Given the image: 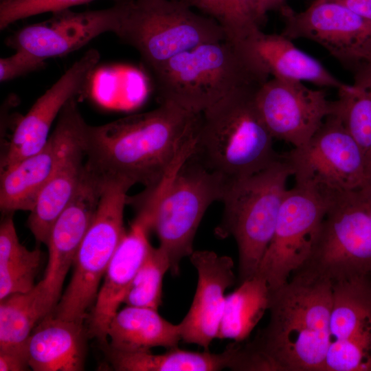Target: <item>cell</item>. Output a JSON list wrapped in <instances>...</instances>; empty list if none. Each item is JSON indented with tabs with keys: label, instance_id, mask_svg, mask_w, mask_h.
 Instances as JSON below:
<instances>
[{
	"label": "cell",
	"instance_id": "cell-1",
	"mask_svg": "<svg viewBox=\"0 0 371 371\" xmlns=\"http://www.w3.org/2000/svg\"><path fill=\"white\" fill-rule=\"evenodd\" d=\"M199 114L160 102L147 112L99 126L87 124L85 165L100 177L152 188L195 137Z\"/></svg>",
	"mask_w": 371,
	"mask_h": 371
},
{
	"label": "cell",
	"instance_id": "cell-2",
	"mask_svg": "<svg viewBox=\"0 0 371 371\" xmlns=\"http://www.w3.org/2000/svg\"><path fill=\"white\" fill-rule=\"evenodd\" d=\"M332 282L303 266L270 293L267 326L252 340L276 371H324Z\"/></svg>",
	"mask_w": 371,
	"mask_h": 371
},
{
	"label": "cell",
	"instance_id": "cell-3",
	"mask_svg": "<svg viewBox=\"0 0 371 371\" xmlns=\"http://www.w3.org/2000/svg\"><path fill=\"white\" fill-rule=\"evenodd\" d=\"M148 71L161 102L195 114L236 91L260 87L271 76L248 43L226 39L196 46Z\"/></svg>",
	"mask_w": 371,
	"mask_h": 371
},
{
	"label": "cell",
	"instance_id": "cell-4",
	"mask_svg": "<svg viewBox=\"0 0 371 371\" xmlns=\"http://www.w3.org/2000/svg\"><path fill=\"white\" fill-rule=\"evenodd\" d=\"M258 88L236 91L199 114L191 157L227 181L258 172L280 155L256 106Z\"/></svg>",
	"mask_w": 371,
	"mask_h": 371
},
{
	"label": "cell",
	"instance_id": "cell-5",
	"mask_svg": "<svg viewBox=\"0 0 371 371\" xmlns=\"http://www.w3.org/2000/svg\"><path fill=\"white\" fill-rule=\"evenodd\" d=\"M228 181L191 156L170 169L158 183L135 198L137 218L153 229L177 275L181 260L193 252V241L209 206L222 200Z\"/></svg>",
	"mask_w": 371,
	"mask_h": 371
},
{
	"label": "cell",
	"instance_id": "cell-6",
	"mask_svg": "<svg viewBox=\"0 0 371 371\" xmlns=\"http://www.w3.org/2000/svg\"><path fill=\"white\" fill-rule=\"evenodd\" d=\"M293 172L280 155L265 169L228 181L221 200L218 237L233 236L238 250L240 282L253 278L270 243Z\"/></svg>",
	"mask_w": 371,
	"mask_h": 371
},
{
	"label": "cell",
	"instance_id": "cell-7",
	"mask_svg": "<svg viewBox=\"0 0 371 371\" xmlns=\"http://www.w3.org/2000/svg\"><path fill=\"white\" fill-rule=\"evenodd\" d=\"M113 32L134 48L150 71L199 45L225 39L212 18L183 0H124Z\"/></svg>",
	"mask_w": 371,
	"mask_h": 371
},
{
	"label": "cell",
	"instance_id": "cell-8",
	"mask_svg": "<svg viewBox=\"0 0 371 371\" xmlns=\"http://www.w3.org/2000/svg\"><path fill=\"white\" fill-rule=\"evenodd\" d=\"M133 185L120 179H102L98 207L74 262L67 289L52 314L83 321L95 300L101 280L126 231L124 211L127 192Z\"/></svg>",
	"mask_w": 371,
	"mask_h": 371
},
{
	"label": "cell",
	"instance_id": "cell-9",
	"mask_svg": "<svg viewBox=\"0 0 371 371\" xmlns=\"http://www.w3.org/2000/svg\"><path fill=\"white\" fill-rule=\"evenodd\" d=\"M334 194L298 183L286 190L273 237L255 274L267 282L270 293L310 258Z\"/></svg>",
	"mask_w": 371,
	"mask_h": 371
},
{
	"label": "cell",
	"instance_id": "cell-10",
	"mask_svg": "<svg viewBox=\"0 0 371 371\" xmlns=\"http://www.w3.org/2000/svg\"><path fill=\"white\" fill-rule=\"evenodd\" d=\"M304 266L332 282L371 275V218L358 190L333 196Z\"/></svg>",
	"mask_w": 371,
	"mask_h": 371
},
{
	"label": "cell",
	"instance_id": "cell-11",
	"mask_svg": "<svg viewBox=\"0 0 371 371\" xmlns=\"http://www.w3.org/2000/svg\"><path fill=\"white\" fill-rule=\"evenodd\" d=\"M282 155L295 183L328 194L357 191L366 186L365 155L334 113L306 144Z\"/></svg>",
	"mask_w": 371,
	"mask_h": 371
},
{
	"label": "cell",
	"instance_id": "cell-12",
	"mask_svg": "<svg viewBox=\"0 0 371 371\" xmlns=\"http://www.w3.org/2000/svg\"><path fill=\"white\" fill-rule=\"evenodd\" d=\"M282 34L291 40L305 38L322 46L353 74L371 66V22L344 5L315 0L302 12L286 4L280 8Z\"/></svg>",
	"mask_w": 371,
	"mask_h": 371
},
{
	"label": "cell",
	"instance_id": "cell-13",
	"mask_svg": "<svg viewBox=\"0 0 371 371\" xmlns=\"http://www.w3.org/2000/svg\"><path fill=\"white\" fill-rule=\"evenodd\" d=\"M87 125L76 98H73L60 113L52 133L56 143V160L27 221L35 239L46 245L54 223L73 199L82 181L85 170L84 139Z\"/></svg>",
	"mask_w": 371,
	"mask_h": 371
},
{
	"label": "cell",
	"instance_id": "cell-14",
	"mask_svg": "<svg viewBox=\"0 0 371 371\" xmlns=\"http://www.w3.org/2000/svg\"><path fill=\"white\" fill-rule=\"evenodd\" d=\"M254 100L273 137L293 148L306 144L334 111V101L323 90L276 78L258 89Z\"/></svg>",
	"mask_w": 371,
	"mask_h": 371
},
{
	"label": "cell",
	"instance_id": "cell-15",
	"mask_svg": "<svg viewBox=\"0 0 371 371\" xmlns=\"http://www.w3.org/2000/svg\"><path fill=\"white\" fill-rule=\"evenodd\" d=\"M100 60L99 52L89 49L36 100L16 126L1 159V170L44 148L53 122L87 85Z\"/></svg>",
	"mask_w": 371,
	"mask_h": 371
},
{
	"label": "cell",
	"instance_id": "cell-16",
	"mask_svg": "<svg viewBox=\"0 0 371 371\" xmlns=\"http://www.w3.org/2000/svg\"><path fill=\"white\" fill-rule=\"evenodd\" d=\"M102 186L101 178L85 166L77 192L51 229L47 265L37 283L51 313L60 299L65 277L98 207Z\"/></svg>",
	"mask_w": 371,
	"mask_h": 371
},
{
	"label": "cell",
	"instance_id": "cell-17",
	"mask_svg": "<svg viewBox=\"0 0 371 371\" xmlns=\"http://www.w3.org/2000/svg\"><path fill=\"white\" fill-rule=\"evenodd\" d=\"M49 19L27 25L6 40L8 46L26 51L44 60L76 51L93 38L113 33L119 16V5L74 12L70 9L52 13Z\"/></svg>",
	"mask_w": 371,
	"mask_h": 371
},
{
	"label": "cell",
	"instance_id": "cell-18",
	"mask_svg": "<svg viewBox=\"0 0 371 371\" xmlns=\"http://www.w3.org/2000/svg\"><path fill=\"white\" fill-rule=\"evenodd\" d=\"M189 257L197 271L198 282L190 309L179 324L181 339L208 350L218 337L225 292L235 282L234 262L208 250L193 251Z\"/></svg>",
	"mask_w": 371,
	"mask_h": 371
},
{
	"label": "cell",
	"instance_id": "cell-19",
	"mask_svg": "<svg viewBox=\"0 0 371 371\" xmlns=\"http://www.w3.org/2000/svg\"><path fill=\"white\" fill-rule=\"evenodd\" d=\"M150 229L135 218L116 249L103 278L94 306L88 318V335L95 338L102 346L108 342L109 323L124 303L128 291L152 246Z\"/></svg>",
	"mask_w": 371,
	"mask_h": 371
},
{
	"label": "cell",
	"instance_id": "cell-20",
	"mask_svg": "<svg viewBox=\"0 0 371 371\" xmlns=\"http://www.w3.org/2000/svg\"><path fill=\"white\" fill-rule=\"evenodd\" d=\"M87 330L83 321L61 319L52 313L42 319L25 341L34 371H80L84 368Z\"/></svg>",
	"mask_w": 371,
	"mask_h": 371
},
{
	"label": "cell",
	"instance_id": "cell-21",
	"mask_svg": "<svg viewBox=\"0 0 371 371\" xmlns=\"http://www.w3.org/2000/svg\"><path fill=\"white\" fill-rule=\"evenodd\" d=\"M291 41L282 34H266L260 30L247 43L273 78L309 82L337 89L345 85L319 60L298 49Z\"/></svg>",
	"mask_w": 371,
	"mask_h": 371
},
{
	"label": "cell",
	"instance_id": "cell-22",
	"mask_svg": "<svg viewBox=\"0 0 371 371\" xmlns=\"http://www.w3.org/2000/svg\"><path fill=\"white\" fill-rule=\"evenodd\" d=\"M107 336L110 341L106 346L124 352L149 351L155 347L169 350L177 348L182 340L179 324L165 319L158 310L128 305L113 317Z\"/></svg>",
	"mask_w": 371,
	"mask_h": 371
},
{
	"label": "cell",
	"instance_id": "cell-23",
	"mask_svg": "<svg viewBox=\"0 0 371 371\" xmlns=\"http://www.w3.org/2000/svg\"><path fill=\"white\" fill-rule=\"evenodd\" d=\"M57 156L56 143L51 134L43 149L1 170L0 207L10 214L31 211L48 181Z\"/></svg>",
	"mask_w": 371,
	"mask_h": 371
},
{
	"label": "cell",
	"instance_id": "cell-24",
	"mask_svg": "<svg viewBox=\"0 0 371 371\" xmlns=\"http://www.w3.org/2000/svg\"><path fill=\"white\" fill-rule=\"evenodd\" d=\"M113 368L118 371H218L229 368L232 349L221 353L194 352L177 348L163 354L149 351L124 352L104 346Z\"/></svg>",
	"mask_w": 371,
	"mask_h": 371
},
{
	"label": "cell",
	"instance_id": "cell-25",
	"mask_svg": "<svg viewBox=\"0 0 371 371\" xmlns=\"http://www.w3.org/2000/svg\"><path fill=\"white\" fill-rule=\"evenodd\" d=\"M332 287V341L348 339L371 328V275L333 282Z\"/></svg>",
	"mask_w": 371,
	"mask_h": 371
},
{
	"label": "cell",
	"instance_id": "cell-26",
	"mask_svg": "<svg viewBox=\"0 0 371 371\" xmlns=\"http://www.w3.org/2000/svg\"><path fill=\"white\" fill-rule=\"evenodd\" d=\"M269 298V289L261 278L254 276L241 282L225 297L217 338L246 340L268 310Z\"/></svg>",
	"mask_w": 371,
	"mask_h": 371
},
{
	"label": "cell",
	"instance_id": "cell-27",
	"mask_svg": "<svg viewBox=\"0 0 371 371\" xmlns=\"http://www.w3.org/2000/svg\"><path fill=\"white\" fill-rule=\"evenodd\" d=\"M41 261L38 249L21 244L12 213L8 214L0 225V300L32 289Z\"/></svg>",
	"mask_w": 371,
	"mask_h": 371
},
{
	"label": "cell",
	"instance_id": "cell-28",
	"mask_svg": "<svg viewBox=\"0 0 371 371\" xmlns=\"http://www.w3.org/2000/svg\"><path fill=\"white\" fill-rule=\"evenodd\" d=\"M0 302V349L24 346L36 324L51 314L38 284Z\"/></svg>",
	"mask_w": 371,
	"mask_h": 371
},
{
	"label": "cell",
	"instance_id": "cell-29",
	"mask_svg": "<svg viewBox=\"0 0 371 371\" xmlns=\"http://www.w3.org/2000/svg\"><path fill=\"white\" fill-rule=\"evenodd\" d=\"M192 8L212 18L222 28L225 39L248 43L266 19L259 0H183Z\"/></svg>",
	"mask_w": 371,
	"mask_h": 371
},
{
	"label": "cell",
	"instance_id": "cell-30",
	"mask_svg": "<svg viewBox=\"0 0 371 371\" xmlns=\"http://www.w3.org/2000/svg\"><path fill=\"white\" fill-rule=\"evenodd\" d=\"M337 90L333 113L366 155L371 150V93L355 84H345Z\"/></svg>",
	"mask_w": 371,
	"mask_h": 371
},
{
	"label": "cell",
	"instance_id": "cell-31",
	"mask_svg": "<svg viewBox=\"0 0 371 371\" xmlns=\"http://www.w3.org/2000/svg\"><path fill=\"white\" fill-rule=\"evenodd\" d=\"M170 270L166 253L159 246L152 247L137 272L124 302L128 306L158 310L162 302L163 279Z\"/></svg>",
	"mask_w": 371,
	"mask_h": 371
},
{
	"label": "cell",
	"instance_id": "cell-32",
	"mask_svg": "<svg viewBox=\"0 0 371 371\" xmlns=\"http://www.w3.org/2000/svg\"><path fill=\"white\" fill-rule=\"evenodd\" d=\"M94 0H5L0 3V30L10 24L40 14L56 12ZM115 3L124 0H113Z\"/></svg>",
	"mask_w": 371,
	"mask_h": 371
},
{
	"label": "cell",
	"instance_id": "cell-33",
	"mask_svg": "<svg viewBox=\"0 0 371 371\" xmlns=\"http://www.w3.org/2000/svg\"><path fill=\"white\" fill-rule=\"evenodd\" d=\"M45 60L22 49L0 59V82H3L43 69Z\"/></svg>",
	"mask_w": 371,
	"mask_h": 371
},
{
	"label": "cell",
	"instance_id": "cell-34",
	"mask_svg": "<svg viewBox=\"0 0 371 371\" xmlns=\"http://www.w3.org/2000/svg\"><path fill=\"white\" fill-rule=\"evenodd\" d=\"M30 368L27 355L24 346L0 349L1 371H24Z\"/></svg>",
	"mask_w": 371,
	"mask_h": 371
},
{
	"label": "cell",
	"instance_id": "cell-35",
	"mask_svg": "<svg viewBox=\"0 0 371 371\" xmlns=\"http://www.w3.org/2000/svg\"><path fill=\"white\" fill-rule=\"evenodd\" d=\"M344 5L371 22V0H331Z\"/></svg>",
	"mask_w": 371,
	"mask_h": 371
},
{
	"label": "cell",
	"instance_id": "cell-36",
	"mask_svg": "<svg viewBox=\"0 0 371 371\" xmlns=\"http://www.w3.org/2000/svg\"><path fill=\"white\" fill-rule=\"evenodd\" d=\"M355 82L363 86L371 87V66L364 67L354 74Z\"/></svg>",
	"mask_w": 371,
	"mask_h": 371
},
{
	"label": "cell",
	"instance_id": "cell-37",
	"mask_svg": "<svg viewBox=\"0 0 371 371\" xmlns=\"http://www.w3.org/2000/svg\"><path fill=\"white\" fill-rule=\"evenodd\" d=\"M286 0H259L260 9L265 14L270 10H280L286 5Z\"/></svg>",
	"mask_w": 371,
	"mask_h": 371
},
{
	"label": "cell",
	"instance_id": "cell-38",
	"mask_svg": "<svg viewBox=\"0 0 371 371\" xmlns=\"http://www.w3.org/2000/svg\"><path fill=\"white\" fill-rule=\"evenodd\" d=\"M366 186L363 188L371 190V150L365 155Z\"/></svg>",
	"mask_w": 371,
	"mask_h": 371
},
{
	"label": "cell",
	"instance_id": "cell-39",
	"mask_svg": "<svg viewBox=\"0 0 371 371\" xmlns=\"http://www.w3.org/2000/svg\"><path fill=\"white\" fill-rule=\"evenodd\" d=\"M358 191L371 218V190L362 188Z\"/></svg>",
	"mask_w": 371,
	"mask_h": 371
},
{
	"label": "cell",
	"instance_id": "cell-40",
	"mask_svg": "<svg viewBox=\"0 0 371 371\" xmlns=\"http://www.w3.org/2000/svg\"><path fill=\"white\" fill-rule=\"evenodd\" d=\"M365 88V87H364ZM366 89H368L370 93H371V88H366Z\"/></svg>",
	"mask_w": 371,
	"mask_h": 371
},
{
	"label": "cell",
	"instance_id": "cell-41",
	"mask_svg": "<svg viewBox=\"0 0 371 371\" xmlns=\"http://www.w3.org/2000/svg\"><path fill=\"white\" fill-rule=\"evenodd\" d=\"M5 1V0H1V1Z\"/></svg>",
	"mask_w": 371,
	"mask_h": 371
}]
</instances>
